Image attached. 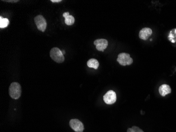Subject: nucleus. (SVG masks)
Here are the masks:
<instances>
[{
	"instance_id": "nucleus-1",
	"label": "nucleus",
	"mask_w": 176,
	"mask_h": 132,
	"mask_svg": "<svg viewBox=\"0 0 176 132\" xmlns=\"http://www.w3.org/2000/svg\"><path fill=\"white\" fill-rule=\"evenodd\" d=\"M9 94L10 97L14 99H17L20 97L21 95L20 85L17 82L12 83L9 87Z\"/></svg>"
},
{
	"instance_id": "nucleus-2",
	"label": "nucleus",
	"mask_w": 176,
	"mask_h": 132,
	"mask_svg": "<svg viewBox=\"0 0 176 132\" xmlns=\"http://www.w3.org/2000/svg\"><path fill=\"white\" fill-rule=\"evenodd\" d=\"M50 55L52 60L57 63H62L64 61V57L62 52L57 47L51 49L50 52Z\"/></svg>"
},
{
	"instance_id": "nucleus-3",
	"label": "nucleus",
	"mask_w": 176,
	"mask_h": 132,
	"mask_svg": "<svg viewBox=\"0 0 176 132\" xmlns=\"http://www.w3.org/2000/svg\"><path fill=\"white\" fill-rule=\"evenodd\" d=\"M117 61L121 66H127L130 65L133 63V59L129 53L123 52L119 54Z\"/></svg>"
},
{
	"instance_id": "nucleus-4",
	"label": "nucleus",
	"mask_w": 176,
	"mask_h": 132,
	"mask_svg": "<svg viewBox=\"0 0 176 132\" xmlns=\"http://www.w3.org/2000/svg\"><path fill=\"white\" fill-rule=\"evenodd\" d=\"M35 22L39 30L42 32L45 31L47 23L46 19L42 15H39L35 17Z\"/></svg>"
},
{
	"instance_id": "nucleus-5",
	"label": "nucleus",
	"mask_w": 176,
	"mask_h": 132,
	"mask_svg": "<svg viewBox=\"0 0 176 132\" xmlns=\"http://www.w3.org/2000/svg\"><path fill=\"white\" fill-rule=\"evenodd\" d=\"M104 103L108 105H112L117 101L116 92L113 90H109L104 96Z\"/></svg>"
},
{
	"instance_id": "nucleus-6",
	"label": "nucleus",
	"mask_w": 176,
	"mask_h": 132,
	"mask_svg": "<svg viewBox=\"0 0 176 132\" xmlns=\"http://www.w3.org/2000/svg\"><path fill=\"white\" fill-rule=\"evenodd\" d=\"M70 126L75 132H82L84 130V124L77 119H72L69 122Z\"/></svg>"
},
{
	"instance_id": "nucleus-7",
	"label": "nucleus",
	"mask_w": 176,
	"mask_h": 132,
	"mask_svg": "<svg viewBox=\"0 0 176 132\" xmlns=\"http://www.w3.org/2000/svg\"><path fill=\"white\" fill-rule=\"evenodd\" d=\"M94 44L97 50L104 52L108 46V41L104 39H97L94 41Z\"/></svg>"
},
{
	"instance_id": "nucleus-8",
	"label": "nucleus",
	"mask_w": 176,
	"mask_h": 132,
	"mask_svg": "<svg viewBox=\"0 0 176 132\" xmlns=\"http://www.w3.org/2000/svg\"><path fill=\"white\" fill-rule=\"evenodd\" d=\"M153 31L149 28H144L140 30L139 34V38L144 40H146L152 35Z\"/></svg>"
},
{
	"instance_id": "nucleus-9",
	"label": "nucleus",
	"mask_w": 176,
	"mask_h": 132,
	"mask_svg": "<svg viewBox=\"0 0 176 132\" xmlns=\"http://www.w3.org/2000/svg\"><path fill=\"white\" fill-rule=\"evenodd\" d=\"M159 94L161 96L165 97L166 95L171 93V89L170 87L167 84H164L160 86L159 88Z\"/></svg>"
},
{
	"instance_id": "nucleus-10",
	"label": "nucleus",
	"mask_w": 176,
	"mask_h": 132,
	"mask_svg": "<svg viewBox=\"0 0 176 132\" xmlns=\"http://www.w3.org/2000/svg\"><path fill=\"white\" fill-rule=\"evenodd\" d=\"M87 65H88V67H89V68L97 69L99 66V63L98 61L97 60V59L92 58L88 61Z\"/></svg>"
},
{
	"instance_id": "nucleus-11",
	"label": "nucleus",
	"mask_w": 176,
	"mask_h": 132,
	"mask_svg": "<svg viewBox=\"0 0 176 132\" xmlns=\"http://www.w3.org/2000/svg\"><path fill=\"white\" fill-rule=\"evenodd\" d=\"M9 20L7 18H3L0 17V28H6L9 26Z\"/></svg>"
},
{
	"instance_id": "nucleus-12",
	"label": "nucleus",
	"mask_w": 176,
	"mask_h": 132,
	"mask_svg": "<svg viewBox=\"0 0 176 132\" xmlns=\"http://www.w3.org/2000/svg\"><path fill=\"white\" fill-rule=\"evenodd\" d=\"M75 22V19L72 15H69L65 17V23L67 26H72Z\"/></svg>"
},
{
	"instance_id": "nucleus-13",
	"label": "nucleus",
	"mask_w": 176,
	"mask_h": 132,
	"mask_svg": "<svg viewBox=\"0 0 176 132\" xmlns=\"http://www.w3.org/2000/svg\"><path fill=\"white\" fill-rule=\"evenodd\" d=\"M127 132H144L138 127L133 126L132 128H129L127 130Z\"/></svg>"
},
{
	"instance_id": "nucleus-14",
	"label": "nucleus",
	"mask_w": 176,
	"mask_h": 132,
	"mask_svg": "<svg viewBox=\"0 0 176 132\" xmlns=\"http://www.w3.org/2000/svg\"><path fill=\"white\" fill-rule=\"evenodd\" d=\"M168 38H169V40L171 42L175 43L176 42V40H175V38L174 34H173V30L170 32V33L168 36Z\"/></svg>"
},
{
	"instance_id": "nucleus-15",
	"label": "nucleus",
	"mask_w": 176,
	"mask_h": 132,
	"mask_svg": "<svg viewBox=\"0 0 176 132\" xmlns=\"http://www.w3.org/2000/svg\"><path fill=\"white\" fill-rule=\"evenodd\" d=\"M51 2L53 3H59L62 2V0H51Z\"/></svg>"
},
{
	"instance_id": "nucleus-16",
	"label": "nucleus",
	"mask_w": 176,
	"mask_h": 132,
	"mask_svg": "<svg viewBox=\"0 0 176 132\" xmlns=\"http://www.w3.org/2000/svg\"><path fill=\"white\" fill-rule=\"evenodd\" d=\"M69 12H65V13H64L63 14V17L65 18L66 17L69 16Z\"/></svg>"
},
{
	"instance_id": "nucleus-17",
	"label": "nucleus",
	"mask_w": 176,
	"mask_h": 132,
	"mask_svg": "<svg viewBox=\"0 0 176 132\" xmlns=\"http://www.w3.org/2000/svg\"><path fill=\"white\" fill-rule=\"evenodd\" d=\"M6 1V2H14V3H16V2H18L19 1H13V0H12V1H10V0H8V1Z\"/></svg>"
},
{
	"instance_id": "nucleus-18",
	"label": "nucleus",
	"mask_w": 176,
	"mask_h": 132,
	"mask_svg": "<svg viewBox=\"0 0 176 132\" xmlns=\"http://www.w3.org/2000/svg\"><path fill=\"white\" fill-rule=\"evenodd\" d=\"M173 31H174V33H175V35H176V29H173Z\"/></svg>"
},
{
	"instance_id": "nucleus-19",
	"label": "nucleus",
	"mask_w": 176,
	"mask_h": 132,
	"mask_svg": "<svg viewBox=\"0 0 176 132\" xmlns=\"http://www.w3.org/2000/svg\"><path fill=\"white\" fill-rule=\"evenodd\" d=\"M62 53H63V55L64 54H65V53H66V52H65V51H64L63 50V51H62Z\"/></svg>"
}]
</instances>
